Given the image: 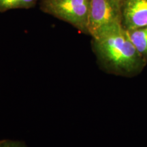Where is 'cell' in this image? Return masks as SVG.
<instances>
[{
	"label": "cell",
	"instance_id": "obj_1",
	"mask_svg": "<svg viewBox=\"0 0 147 147\" xmlns=\"http://www.w3.org/2000/svg\"><path fill=\"white\" fill-rule=\"evenodd\" d=\"M92 38V49L103 70L117 76H137L147 63L140 55L122 24L102 29Z\"/></svg>",
	"mask_w": 147,
	"mask_h": 147
},
{
	"label": "cell",
	"instance_id": "obj_2",
	"mask_svg": "<svg viewBox=\"0 0 147 147\" xmlns=\"http://www.w3.org/2000/svg\"><path fill=\"white\" fill-rule=\"evenodd\" d=\"M91 0H40L42 12L67 22L82 34L89 35Z\"/></svg>",
	"mask_w": 147,
	"mask_h": 147
},
{
	"label": "cell",
	"instance_id": "obj_3",
	"mask_svg": "<svg viewBox=\"0 0 147 147\" xmlns=\"http://www.w3.org/2000/svg\"><path fill=\"white\" fill-rule=\"evenodd\" d=\"M123 0H91L89 16V35L122 22ZM122 24V23H121Z\"/></svg>",
	"mask_w": 147,
	"mask_h": 147
},
{
	"label": "cell",
	"instance_id": "obj_4",
	"mask_svg": "<svg viewBox=\"0 0 147 147\" xmlns=\"http://www.w3.org/2000/svg\"><path fill=\"white\" fill-rule=\"evenodd\" d=\"M121 23L126 30L147 26V0H123Z\"/></svg>",
	"mask_w": 147,
	"mask_h": 147
},
{
	"label": "cell",
	"instance_id": "obj_5",
	"mask_svg": "<svg viewBox=\"0 0 147 147\" xmlns=\"http://www.w3.org/2000/svg\"><path fill=\"white\" fill-rule=\"evenodd\" d=\"M126 31L134 47L147 63V26Z\"/></svg>",
	"mask_w": 147,
	"mask_h": 147
},
{
	"label": "cell",
	"instance_id": "obj_6",
	"mask_svg": "<svg viewBox=\"0 0 147 147\" xmlns=\"http://www.w3.org/2000/svg\"><path fill=\"white\" fill-rule=\"evenodd\" d=\"M38 0H0V12L12 9L33 8Z\"/></svg>",
	"mask_w": 147,
	"mask_h": 147
},
{
	"label": "cell",
	"instance_id": "obj_7",
	"mask_svg": "<svg viewBox=\"0 0 147 147\" xmlns=\"http://www.w3.org/2000/svg\"><path fill=\"white\" fill-rule=\"evenodd\" d=\"M0 147H28L24 142L13 140H0Z\"/></svg>",
	"mask_w": 147,
	"mask_h": 147
}]
</instances>
